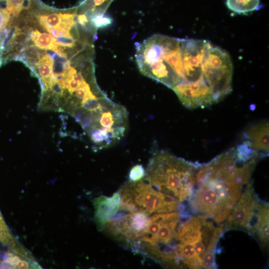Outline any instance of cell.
I'll return each instance as SVG.
<instances>
[{
    "label": "cell",
    "instance_id": "6da1fadb",
    "mask_svg": "<svg viewBox=\"0 0 269 269\" xmlns=\"http://www.w3.org/2000/svg\"><path fill=\"white\" fill-rule=\"evenodd\" d=\"M237 146L201 164L192 193L184 210L192 215L212 220L223 227L240 198L259 160Z\"/></svg>",
    "mask_w": 269,
    "mask_h": 269
},
{
    "label": "cell",
    "instance_id": "7a4b0ae2",
    "mask_svg": "<svg viewBox=\"0 0 269 269\" xmlns=\"http://www.w3.org/2000/svg\"><path fill=\"white\" fill-rule=\"evenodd\" d=\"M210 221L192 215L184 218L177 235V269H217L215 255L225 231Z\"/></svg>",
    "mask_w": 269,
    "mask_h": 269
},
{
    "label": "cell",
    "instance_id": "3957f363",
    "mask_svg": "<svg viewBox=\"0 0 269 269\" xmlns=\"http://www.w3.org/2000/svg\"><path fill=\"white\" fill-rule=\"evenodd\" d=\"M135 57L144 76L171 89L184 81L183 39L154 35L138 44Z\"/></svg>",
    "mask_w": 269,
    "mask_h": 269
},
{
    "label": "cell",
    "instance_id": "277c9868",
    "mask_svg": "<svg viewBox=\"0 0 269 269\" xmlns=\"http://www.w3.org/2000/svg\"><path fill=\"white\" fill-rule=\"evenodd\" d=\"M200 164L161 151L150 159L145 179L156 190L183 203L192 193Z\"/></svg>",
    "mask_w": 269,
    "mask_h": 269
},
{
    "label": "cell",
    "instance_id": "5b68a950",
    "mask_svg": "<svg viewBox=\"0 0 269 269\" xmlns=\"http://www.w3.org/2000/svg\"><path fill=\"white\" fill-rule=\"evenodd\" d=\"M189 214L179 211L154 214L140 238L131 247L167 268L177 269L179 228Z\"/></svg>",
    "mask_w": 269,
    "mask_h": 269
},
{
    "label": "cell",
    "instance_id": "8992f818",
    "mask_svg": "<svg viewBox=\"0 0 269 269\" xmlns=\"http://www.w3.org/2000/svg\"><path fill=\"white\" fill-rule=\"evenodd\" d=\"M269 203L260 199L252 182L245 187L222 228L224 231L241 230L255 238L269 231Z\"/></svg>",
    "mask_w": 269,
    "mask_h": 269
},
{
    "label": "cell",
    "instance_id": "52a82bcc",
    "mask_svg": "<svg viewBox=\"0 0 269 269\" xmlns=\"http://www.w3.org/2000/svg\"><path fill=\"white\" fill-rule=\"evenodd\" d=\"M118 192L123 206L143 211L149 215L178 211L182 204L143 180L126 183Z\"/></svg>",
    "mask_w": 269,
    "mask_h": 269
},
{
    "label": "cell",
    "instance_id": "ba28073f",
    "mask_svg": "<svg viewBox=\"0 0 269 269\" xmlns=\"http://www.w3.org/2000/svg\"><path fill=\"white\" fill-rule=\"evenodd\" d=\"M233 70L229 54L211 44L203 63V74L205 81L219 101L232 91Z\"/></svg>",
    "mask_w": 269,
    "mask_h": 269
},
{
    "label": "cell",
    "instance_id": "9c48e42d",
    "mask_svg": "<svg viewBox=\"0 0 269 269\" xmlns=\"http://www.w3.org/2000/svg\"><path fill=\"white\" fill-rule=\"evenodd\" d=\"M149 216L143 211L128 209L121 204L118 213L105 224L103 230L113 238L131 248L143 234L148 224Z\"/></svg>",
    "mask_w": 269,
    "mask_h": 269
},
{
    "label": "cell",
    "instance_id": "30bf717a",
    "mask_svg": "<svg viewBox=\"0 0 269 269\" xmlns=\"http://www.w3.org/2000/svg\"><path fill=\"white\" fill-rule=\"evenodd\" d=\"M189 109H204L219 102L205 80L182 82L172 89Z\"/></svg>",
    "mask_w": 269,
    "mask_h": 269
},
{
    "label": "cell",
    "instance_id": "8fae6325",
    "mask_svg": "<svg viewBox=\"0 0 269 269\" xmlns=\"http://www.w3.org/2000/svg\"><path fill=\"white\" fill-rule=\"evenodd\" d=\"M121 204V197L119 192L110 197L101 195L94 199V221L99 231H103L105 224L115 217Z\"/></svg>",
    "mask_w": 269,
    "mask_h": 269
},
{
    "label": "cell",
    "instance_id": "7c38bea8",
    "mask_svg": "<svg viewBox=\"0 0 269 269\" xmlns=\"http://www.w3.org/2000/svg\"><path fill=\"white\" fill-rule=\"evenodd\" d=\"M269 122L263 121L251 125L243 133V142L265 156L269 154Z\"/></svg>",
    "mask_w": 269,
    "mask_h": 269
},
{
    "label": "cell",
    "instance_id": "4fadbf2b",
    "mask_svg": "<svg viewBox=\"0 0 269 269\" xmlns=\"http://www.w3.org/2000/svg\"><path fill=\"white\" fill-rule=\"evenodd\" d=\"M29 37L33 42L34 45L43 49H50L57 53L61 57L67 58L66 54L64 52V47L56 44V38L46 33H41L38 30L31 31Z\"/></svg>",
    "mask_w": 269,
    "mask_h": 269
},
{
    "label": "cell",
    "instance_id": "5bb4252c",
    "mask_svg": "<svg viewBox=\"0 0 269 269\" xmlns=\"http://www.w3.org/2000/svg\"><path fill=\"white\" fill-rule=\"evenodd\" d=\"M229 10L237 14H247L258 10L261 6L260 0H227Z\"/></svg>",
    "mask_w": 269,
    "mask_h": 269
},
{
    "label": "cell",
    "instance_id": "9a60e30c",
    "mask_svg": "<svg viewBox=\"0 0 269 269\" xmlns=\"http://www.w3.org/2000/svg\"><path fill=\"white\" fill-rule=\"evenodd\" d=\"M0 242L11 248L16 244L0 212Z\"/></svg>",
    "mask_w": 269,
    "mask_h": 269
},
{
    "label": "cell",
    "instance_id": "2e32d148",
    "mask_svg": "<svg viewBox=\"0 0 269 269\" xmlns=\"http://www.w3.org/2000/svg\"><path fill=\"white\" fill-rule=\"evenodd\" d=\"M42 17L49 26L58 31L62 22L60 13H51L48 15H42Z\"/></svg>",
    "mask_w": 269,
    "mask_h": 269
},
{
    "label": "cell",
    "instance_id": "e0dca14e",
    "mask_svg": "<svg viewBox=\"0 0 269 269\" xmlns=\"http://www.w3.org/2000/svg\"><path fill=\"white\" fill-rule=\"evenodd\" d=\"M91 21L97 30L110 26L113 22L111 18L106 17L105 14L95 16L91 20Z\"/></svg>",
    "mask_w": 269,
    "mask_h": 269
},
{
    "label": "cell",
    "instance_id": "ac0fdd59",
    "mask_svg": "<svg viewBox=\"0 0 269 269\" xmlns=\"http://www.w3.org/2000/svg\"><path fill=\"white\" fill-rule=\"evenodd\" d=\"M146 175V171L142 165H137L131 170L129 178L131 181L137 182L143 179Z\"/></svg>",
    "mask_w": 269,
    "mask_h": 269
},
{
    "label": "cell",
    "instance_id": "d6986e66",
    "mask_svg": "<svg viewBox=\"0 0 269 269\" xmlns=\"http://www.w3.org/2000/svg\"><path fill=\"white\" fill-rule=\"evenodd\" d=\"M56 38L57 45L65 47H74L77 41L72 37L62 36Z\"/></svg>",
    "mask_w": 269,
    "mask_h": 269
},
{
    "label": "cell",
    "instance_id": "ffe728a7",
    "mask_svg": "<svg viewBox=\"0 0 269 269\" xmlns=\"http://www.w3.org/2000/svg\"><path fill=\"white\" fill-rule=\"evenodd\" d=\"M98 1L106 7H109L114 0H98Z\"/></svg>",
    "mask_w": 269,
    "mask_h": 269
}]
</instances>
